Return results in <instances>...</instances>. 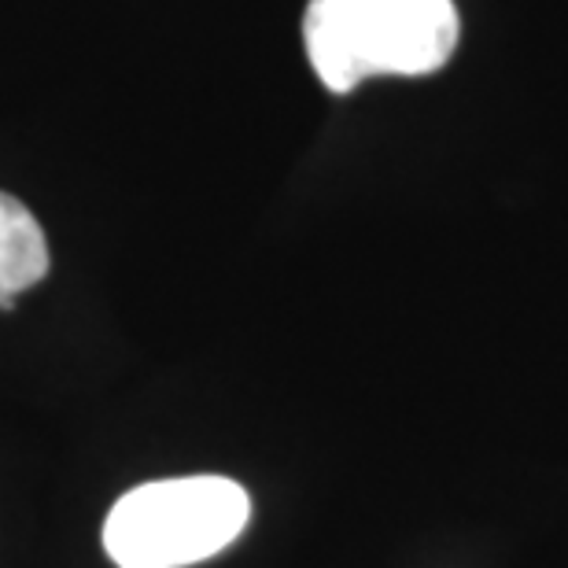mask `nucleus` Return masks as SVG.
<instances>
[{"mask_svg":"<svg viewBox=\"0 0 568 568\" xmlns=\"http://www.w3.org/2000/svg\"><path fill=\"white\" fill-rule=\"evenodd\" d=\"M252 498L230 476H174L122 495L104 520L119 568H189L222 554L247 528Z\"/></svg>","mask_w":568,"mask_h":568,"instance_id":"f03ea898","label":"nucleus"},{"mask_svg":"<svg viewBox=\"0 0 568 568\" xmlns=\"http://www.w3.org/2000/svg\"><path fill=\"white\" fill-rule=\"evenodd\" d=\"M49 274V244L30 207L0 192V306L11 311L27 288Z\"/></svg>","mask_w":568,"mask_h":568,"instance_id":"7ed1b4c3","label":"nucleus"},{"mask_svg":"<svg viewBox=\"0 0 568 568\" xmlns=\"http://www.w3.org/2000/svg\"><path fill=\"white\" fill-rule=\"evenodd\" d=\"M454 0H311L303 44L328 93H351L377 74L422 78L458 49Z\"/></svg>","mask_w":568,"mask_h":568,"instance_id":"f257e3e1","label":"nucleus"}]
</instances>
